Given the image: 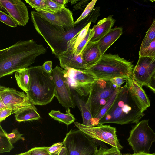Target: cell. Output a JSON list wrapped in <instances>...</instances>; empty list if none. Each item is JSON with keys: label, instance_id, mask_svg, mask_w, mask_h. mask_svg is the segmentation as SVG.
Masks as SVG:
<instances>
[{"label": "cell", "instance_id": "ac0fdd59", "mask_svg": "<svg viewBox=\"0 0 155 155\" xmlns=\"http://www.w3.org/2000/svg\"><path fill=\"white\" fill-rule=\"evenodd\" d=\"M126 84L130 91L137 99L144 112L150 106V102L142 87L132 78L127 80Z\"/></svg>", "mask_w": 155, "mask_h": 155}, {"label": "cell", "instance_id": "9a60e30c", "mask_svg": "<svg viewBox=\"0 0 155 155\" xmlns=\"http://www.w3.org/2000/svg\"><path fill=\"white\" fill-rule=\"evenodd\" d=\"M42 18L50 23L64 27L68 31L74 30L75 28L72 12L65 7L60 11L51 14L38 12Z\"/></svg>", "mask_w": 155, "mask_h": 155}, {"label": "cell", "instance_id": "e575fe53", "mask_svg": "<svg viewBox=\"0 0 155 155\" xmlns=\"http://www.w3.org/2000/svg\"><path fill=\"white\" fill-rule=\"evenodd\" d=\"M23 134H21L17 128L13 129L10 133H7V137L12 144L20 140L24 141L25 139L22 137Z\"/></svg>", "mask_w": 155, "mask_h": 155}, {"label": "cell", "instance_id": "1f68e13d", "mask_svg": "<svg viewBox=\"0 0 155 155\" xmlns=\"http://www.w3.org/2000/svg\"><path fill=\"white\" fill-rule=\"evenodd\" d=\"M96 155H125V154H122L120 149L114 147L108 149L100 146L97 149Z\"/></svg>", "mask_w": 155, "mask_h": 155}, {"label": "cell", "instance_id": "5bb4252c", "mask_svg": "<svg viewBox=\"0 0 155 155\" xmlns=\"http://www.w3.org/2000/svg\"><path fill=\"white\" fill-rule=\"evenodd\" d=\"M0 6L5 9L18 25L24 26L29 19L28 9L21 0H0Z\"/></svg>", "mask_w": 155, "mask_h": 155}, {"label": "cell", "instance_id": "2e32d148", "mask_svg": "<svg viewBox=\"0 0 155 155\" xmlns=\"http://www.w3.org/2000/svg\"><path fill=\"white\" fill-rule=\"evenodd\" d=\"M59 59L60 65L64 69L73 68L80 71L87 70L89 67L85 64L81 54L77 55L71 50H67L60 55Z\"/></svg>", "mask_w": 155, "mask_h": 155}, {"label": "cell", "instance_id": "7402d4cb", "mask_svg": "<svg viewBox=\"0 0 155 155\" xmlns=\"http://www.w3.org/2000/svg\"><path fill=\"white\" fill-rule=\"evenodd\" d=\"M14 114L15 120L18 122L38 120L40 117L36 108L32 107L19 109Z\"/></svg>", "mask_w": 155, "mask_h": 155}, {"label": "cell", "instance_id": "d590c367", "mask_svg": "<svg viewBox=\"0 0 155 155\" xmlns=\"http://www.w3.org/2000/svg\"><path fill=\"white\" fill-rule=\"evenodd\" d=\"M45 0H25L32 8L37 12L41 11L43 9Z\"/></svg>", "mask_w": 155, "mask_h": 155}, {"label": "cell", "instance_id": "83f0119b", "mask_svg": "<svg viewBox=\"0 0 155 155\" xmlns=\"http://www.w3.org/2000/svg\"><path fill=\"white\" fill-rule=\"evenodd\" d=\"M65 8V6L59 4L53 0H45L43 9L40 12L53 14L59 12Z\"/></svg>", "mask_w": 155, "mask_h": 155}, {"label": "cell", "instance_id": "44dd1931", "mask_svg": "<svg viewBox=\"0 0 155 155\" xmlns=\"http://www.w3.org/2000/svg\"><path fill=\"white\" fill-rule=\"evenodd\" d=\"M71 90L75 104L78 107L81 112L83 120L82 124L87 126H94L92 124V117L86 107V102L76 91Z\"/></svg>", "mask_w": 155, "mask_h": 155}, {"label": "cell", "instance_id": "8d00e7d4", "mask_svg": "<svg viewBox=\"0 0 155 155\" xmlns=\"http://www.w3.org/2000/svg\"><path fill=\"white\" fill-rule=\"evenodd\" d=\"M48 147H35L28 151L30 155H52L47 150Z\"/></svg>", "mask_w": 155, "mask_h": 155}, {"label": "cell", "instance_id": "d6a6232c", "mask_svg": "<svg viewBox=\"0 0 155 155\" xmlns=\"http://www.w3.org/2000/svg\"><path fill=\"white\" fill-rule=\"evenodd\" d=\"M0 21L11 27H15L18 25L15 21L9 15L1 10L0 11Z\"/></svg>", "mask_w": 155, "mask_h": 155}, {"label": "cell", "instance_id": "7dc6e473", "mask_svg": "<svg viewBox=\"0 0 155 155\" xmlns=\"http://www.w3.org/2000/svg\"><path fill=\"white\" fill-rule=\"evenodd\" d=\"M7 108L3 102L0 99V110Z\"/></svg>", "mask_w": 155, "mask_h": 155}, {"label": "cell", "instance_id": "f907efd6", "mask_svg": "<svg viewBox=\"0 0 155 155\" xmlns=\"http://www.w3.org/2000/svg\"><path fill=\"white\" fill-rule=\"evenodd\" d=\"M153 78H155V73L153 76Z\"/></svg>", "mask_w": 155, "mask_h": 155}, {"label": "cell", "instance_id": "ba28073f", "mask_svg": "<svg viewBox=\"0 0 155 155\" xmlns=\"http://www.w3.org/2000/svg\"><path fill=\"white\" fill-rule=\"evenodd\" d=\"M127 140L134 153H150L152 143L155 141V133L149 126L148 120H141L134 126Z\"/></svg>", "mask_w": 155, "mask_h": 155}, {"label": "cell", "instance_id": "816d5d0a", "mask_svg": "<svg viewBox=\"0 0 155 155\" xmlns=\"http://www.w3.org/2000/svg\"><path fill=\"white\" fill-rule=\"evenodd\" d=\"M154 59V60H155V58H154V59Z\"/></svg>", "mask_w": 155, "mask_h": 155}, {"label": "cell", "instance_id": "4fadbf2b", "mask_svg": "<svg viewBox=\"0 0 155 155\" xmlns=\"http://www.w3.org/2000/svg\"><path fill=\"white\" fill-rule=\"evenodd\" d=\"M155 73V60L148 57H139L133 68L132 78L142 87L147 86Z\"/></svg>", "mask_w": 155, "mask_h": 155}, {"label": "cell", "instance_id": "7c38bea8", "mask_svg": "<svg viewBox=\"0 0 155 155\" xmlns=\"http://www.w3.org/2000/svg\"><path fill=\"white\" fill-rule=\"evenodd\" d=\"M0 99L7 108L12 110L14 114L19 109L29 107L36 108L27 94L15 89L0 86Z\"/></svg>", "mask_w": 155, "mask_h": 155}, {"label": "cell", "instance_id": "f546056e", "mask_svg": "<svg viewBox=\"0 0 155 155\" xmlns=\"http://www.w3.org/2000/svg\"><path fill=\"white\" fill-rule=\"evenodd\" d=\"M94 31L93 29L89 28L86 35L77 48L74 53L75 54L79 55L81 54L85 48L94 36Z\"/></svg>", "mask_w": 155, "mask_h": 155}, {"label": "cell", "instance_id": "277c9868", "mask_svg": "<svg viewBox=\"0 0 155 155\" xmlns=\"http://www.w3.org/2000/svg\"><path fill=\"white\" fill-rule=\"evenodd\" d=\"M30 75L29 90L26 93L33 104L44 105L51 102L55 96V86L51 73L42 66L28 68Z\"/></svg>", "mask_w": 155, "mask_h": 155}, {"label": "cell", "instance_id": "52a82bcc", "mask_svg": "<svg viewBox=\"0 0 155 155\" xmlns=\"http://www.w3.org/2000/svg\"><path fill=\"white\" fill-rule=\"evenodd\" d=\"M117 87L110 81L99 79L94 83L86 102L92 118L106 104Z\"/></svg>", "mask_w": 155, "mask_h": 155}, {"label": "cell", "instance_id": "f35d334b", "mask_svg": "<svg viewBox=\"0 0 155 155\" xmlns=\"http://www.w3.org/2000/svg\"><path fill=\"white\" fill-rule=\"evenodd\" d=\"M12 110L8 108L0 110V122L5 120L7 117L12 114Z\"/></svg>", "mask_w": 155, "mask_h": 155}, {"label": "cell", "instance_id": "8992f818", "mask_svg": "<svg viewBox=\"0 0 155 155\" xmlns=\"http://www.w3.org/2000/svg\"><path fill=\"white\" fill-rule=\"evenodd\" d=\"M63 142L67 155H96L98 149L93 139L79 129L71 130Z\"/></svg>", "mask_w": 155, "mask_h": 155}, {"label": "cell", "instance_id": "60d3db41", "mask_svg": "<svg viewBox=\"0 0 155 155\" xmlns=\"http://www.w3.org/2000/svg\"><path fill=\"white\" fill-rule=\"evenodd\" d=\"M127 80L125 78L117 77L111 79L110 81L117 87H120L124 82H126Z\"/></svg>", "mask_w": 155, "mask_h": 155}, {"label": "cell", "instance_id": "7a4b0ae2", "mask_svg": "<svg viewBox=\"0 0 155 155\" xmlns=\"http://www.w3.org/2000/svg\"><path fill=\"white\" fill-rule=\"evenodd\" d=\"M143 112L140 102L125 84L121 87L114 103L97 125L107 123H137L144 115Z\"/></svg>", "mask_w": 155, "mask_h": 155}, {"label": "cell", "instance_id": "30bf717a", "mask_svg": "<svg viewBox=\"0 0 155 155\" xmlns=\"http://www.w3.org/2000/svg\"><path fill=\"white\" fill-rule=\"evenodd\" d=\"M75 126L90 137L106 143L119 149H123L116 134V129L110 125L101 124L93 127L87 126L77 122Z\"/></svg>", "mask_w": 155, "mask_h": 155}, {"label": "cell", "instance_id": "8fae6325", "mask_svg": "<svg viewBox=\"0 0 155 155\" xmlns=\"http://www.w3.org/2000/svg\"><path fill=\"white\" fill-rule=\"evenodd\" d=\"M51 74L54 82L55 97L59 103L66 109L75 108L76 105L65 76L64 70L56 66Z\"/></svg>", "mask_w": 155, "mask_h": 155}, {"label": "cell", "instance_id": "b9f144b4", "mask_svg": "<svg viewBox=\"0 0 155 155\" xmlns=\"http://www.w3.org/2000/svg\"><path fill=\"white\" fill-rule=\"evenodd\" d=\"M43 69L47 72L51 73L52 70V61H48L45 62L42 65Z\"/></svg>", "mask_w": 155, "mask_h": 155}, {"label": "cell", "instance_id": "7bdbcfd3", "mask_svg": "<svg viewBox=\"0 0 155 155\" xmlns=\"http://www.w3.org/2000/svg\"><path fill=\"white\" fill-rule=\"evenodd\" d=\"M147 86L155 93V78L153 77Z\"/></svg>", "mask_w": 155, "mask_h": 155}, {"label": "cell", "instance_id": "3957f363", "mask_svg": "<svg viewBox=\"0 0 155 155\" xmlns=\"http://www.w3.org/2000/svg\"><path fill=\"white\" fill-rule=\"evenodd\" d=\"M31 20L36 31L57 58L67 50L68 42L86 25L82 22L74 30L68 31L62 26L47 21L35 11L31 12Z\"/></svg>", "mask_w": 155, "mask_h": 155}, {"label": "cell", "instance_id": "4316f807", "mask_svg": "<svg viewBox=\"0 0 155 155\" xmlns=\"http://www.w3.org/2000/svg\"><path fill=\"white\" fill-rule=\"evenodd\" d=\"M7 133L2 127L0 128V153L9 152L14 147L7 136Z\"/></svg>", "mask_w": 155, "mask_h": 155}, {"label": "cell", "instance_id": "c3c4849f", "mask_svg": "<svg viewBox=\"0 0 155 155\" xmlns=\"http://www.w3.org/2000/svg\"><path fill=\"white\" fill-rule=\"evenodd\" d=\"M15 155H30L28 151Z\"/></svg>", "mask_w": 155, "mask_h": 155}, {"label": "cell", "instance_id": "5b68a950", "mask_svg": "<svg viewBox=\"0 0 155 155\" xmlns=\"http://www.w3.org/2000/svg\"><path fill=\"white\" fill-rule=\"evenodd\" d=\"M134 65L118 54H104L95 64L89 66L88 71L98 79L110 81L117 77L127 79L132 78Z\"/></svg>", "mask_w": 155, "mask_h": 155}, {"label": "cell", "instance_id": "bcb514c9", "mask_svg": "<svg viewBox=\"0 0 155 155\" xmlns=\"http://www.w3.org/2000/svg\"><path fill=\"white\" fill-rule=\"evenodd\" d=\"M58 155H67V151L65 147L64 146Z\"/></svg>", "mask_w": 155, "mask_h": 155}, {"label": "cell", "instance_id": "f6af8a7d", "mask_svg": "<svg viewBox=\"0 0 155 155\" xmlns=\"http://www.w3.org/2000/svg\"><path fill=\"white\" fill-rule=\"evenodd\" d=\"M125 155H155V153L151 154L150 153H133V154H125Z\"/></svg>", "mask_w": 155, "mask_h": 155}, {"label": "cell", "instance_id": "681fc988", "mask_svg": "<svg viewBox=\"0 0 155 155\" xmlns=\"http://www.w3.org/2000/svg\"><path fill=\"white\" fill-rule=\"evenodd\" d=\"M78 0H71L68 1L70 2L72 4H76L78 2Z\"/></svg>", "mask_w": 155, "mask_h": 155}, {"label": "cell", "instance_id": "f1b7e54d", "mask_svg": "<svg viewBox=\"0 0 155 155\" xmlns=\"http://www.w3.org/2000/svg\"><path fill=\"white\" fill-rule=\"evenodd\" d=\"M155 38V18L146 33L140 45L139 51L147 48Z\"/></svg>", "mask_w": 155, "mask_h": 155}, {"label": "cell", "instance_id": "6da1fadb", "mask_svg": "<svg viewBox=\"0 0 155 155\" xmlns=\"http://www.w3.org/2000/svg\"><path fill=\"white\" fill-rule=\"evenodd\" d=\"M47 52L42 44L33 40L20 41L0 50V78L29 67L36 58Z\"/></svg>", "mask_w": 155, "mask_h": 155}, {"label": "cell", "instance_id": "603a6c76", "mask_svg": "<svg viewBox=\"0 0 155 155\" xmlns=\"http://www.w3.org/2000/svg\"><path fill=\"white\" fill-rule=\"evenodd\" d=\"M15 77L19 87L25 93L29 90L30 83V75L28 68L16 71Z\"/></svg>", "mask_w": 155, "mask_h": 155}, {"label": "cell", "instance_id": "484cf974", "mask_svg": "<svg viewBox=\"0 0 155 155\" xmlns=\"http://www.w3.org/2000/svg\"><path fill=\"white\" fill-rule=\"evenodd\" d=\"M89 22L68 43L67 50H71L75 53L79 45L86 35L91 24Z\"/></svg>", "mask_w": 155, "mask_h": 155}, {"label": "cell", "instance_id": "9c48e42d", "mask_svg": "<svg viewBox=\"0 0 155 155\" xmlns=\"http://www.w3.org/2000/svg\"><path fill=\"white\" fill-rule=\"evenodd\" d=\"M65 76L71 90L76 91L81 96L90 94L92 86L98 79L87 70L80 71L66 68Z\"/></svg>", "mask_w": 155, "mask_h": 155}, {"label": "cell", "instance_id": "74e56055", "mask_svg": "<svg viewBox=\"0 0 155 155\" xmlns=\"http://www.w3.org/2000/svg\"><path fill=\"white\" fill-rule=\"evenodd\" d=\"M63 147V142H58L48 147L47 150L52 155H58Z\"/></svg>", "mask_w": 155, "mask_h": 155}, {"label": "cell", "instance_id": "e0dca14e", "mask_svg": "<svg viewBox=\"0 0 155 155\" xmlns=\"http://www.w3.org/2000/svg\"><path fill=\"white\" fill-rule=\"evenodd\" d=\"M115 21L112 15L100 20L92 28L94 34L90 42H97L99 41L112 29Z\"/></svg>", "mask_w": 155, "mask_h": 155}, {"label": "cell", "instance_id": "836d02e7", "mask_svg": "<svg viewBox=\"0 0 155 155\" xmlns=\"http://www.w3.org/2000/svg\"><path fill=\"white\" fill-rule=\"evenodd\" d=\"M97 1V0H93L88 4L82 14L74 22L75 25L87 17L88 15L93 9Z\"/></svg>", "mask_w": 155, "mask_h": 155}, {"label": "cell", "instance_id": "d6986e66", "mask_svg": "<svg viewBox=\"0 0 155 155\" xmlns=\"http://www.w3.org/2000/svg\"><path fill=\"white\" fill-rule=\"evenodd\" d=\"M81 54L84 62L88 66L96 64L102 55L97 42H89Z\"/></svg>", "mask_w": 155, "mask_h": 155}, {"label": "cell", "instance_id": "d4e9b609", "mask_svg": "<svg viewBox=\"0 0 155 155\" xmlns=\"http://www.w3.org/2000/svg\"><path fill=\"white\" fill-rule=\"evenodd\" d=\"M121 87H117L114 94L109 99L106 104L99 113L93 117L92 124L94 126L95 125L97 126L98 125L100 120L102 118L111 107L120 91Z\"/></svg>", "mask_w": 155, "mask_h": 155}, {"label": "cell", "instance_id": "cb8c5ba5", "mask_svg": "<svg viewBox=\"0 0 155 155\" xmlns=\"http://www.w3.org/2000/svg\"><path fill=\"white\" fill-rule=\"evenodd\" d=\"M49 115L54 120L69 125L75 120L74 115L71 112L70 108L66 109L65 113H63L59 110H52L48 113Z\"/></svg>", "mask_w": 155, "mask_h": 155}, {"label": "cell", "instance_id": "ee69618b", "mask_svg": "<svg viewBox=\"0 0 155 155\" xmlns=\"http://www.w3.org/2000/svg\"><path fill=\"white\" fill-rule=\"evenodd\" d=\"M55 2L63 6H65V5L68 1L67 0H53Z\"/></svg>", "mask_w": 155, "mask_h": 155}, {"label": "cell", "instance_id": "4dcf8cb0", "mask_svg": "<svg viewBox=\"0 0 155 155\" xmlns=\"http://www.w3.org/2000/svg\"><path fill=\"white\" fill-rule=\"evenodd\" d=\"M139 57H146L151 59L155 58V38L147 48L139 52Z\"/></svg>", "mask_w": 155, "mask_h": 155}, {"label": "cell", "instance_id": "ab89813d", "mask_svg": "<svg viewBox=\"0 0 155 155\" xmlns=\"http://www.w3.org/2000/svg\"><path fill=\"white\" fill-rule=\"evenodd\" d=\"M89 1V0H78L77 3L73 6V10H82L88 4V2Z\"/></svg>", "mask_w": 155, "mask_h": 155}, {"label": "cell", "instance_id": "ffe728a7", "mask_svg": "<svg viewBox=\"0 0 155 155\" xmlns=\"http://www.w3.org/2000/svg\"><path fill=\"white\" fill-rule=\"evenodd\" d=\"M122 34V28L117 27L112 29L106 35L97 42L102 55L105 53Z\"/></svg>", "mask_w": 155, "mask_h": 155}]
</instances>
